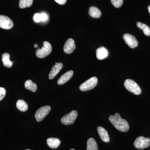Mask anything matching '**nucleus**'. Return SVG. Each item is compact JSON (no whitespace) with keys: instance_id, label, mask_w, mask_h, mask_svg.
<instances>
[{"instance_id":"a211bd4d","label":"nucleus","mask_w":150,"mask_h":150,"mask_svg":"<svg viewBox=\"0 0 150 150\" xmlns=\"http://www.w3.org/2000/svg\"><path fill=\"white\" fill-rule=\"evenodd\" d=\"M87 150H98L97 144L96 141L93 138H91L89 139L87 141Z\"/></svg>"},{"instance_id":"bb28decb","label":"nucleus","mask_w":150,"mask_h":150,"mask_svg":"<svg viewBox=\"0 0 150 150\" xmlns=\"http://www.w3.org/2000/svg\"><path fill=\"white\" fill-rule=\"evenodd\" d=\"M56 3L60 5H64L66 4L67 0H54Z\"/></svg>"},{"instance_id":"412c9836","label":"nucleus","mask_w":150,"mask_h":150,"mask_svg":"<svg viewBox=\"0 0 150 150\" xmlns=\"http://www.w3.org/2000/svg\"><path fill=\"white\" fill-rule=\"evenodd\" d=\"M137 25L138 28L143 30L145 35L150 36V28L148 25L139 22L137 23Z\"/></svg>"},{"instance_id":"f03ea898","label":"nucleus","mask_w":150,"mask_h":150,"mask_svg":"<svg viewBox=\"0 0 150 150\" xmlns=\"http://www.w3.org/2000/svg\"><path fill=\"white\" fill-rule=\"evenodd\" d=\"M124 86L127 90L135 95H139L142 93V89L139 85L131 79H126L124 82Z\"/></svg>"},{"instance_id":"f8f14e48","label":"nucleus","mask_w":150,"mask_h":150,"mask_svg":"<svg viewBox=\"0 0 150 150\" xmlns=\"http://www.w3.org/2000/svg\"><path fill=\"white\" fill-rule=\"evenodd\" d=\"M73 74H74V71H73L71 70V71H68L59 78L57 83L60 85L64 84L69 80L72 77Z\"/></svg>"},{"instance_id":"dca6fc26","label":"nucleus","mask_w":150,"mask_h":150,"mask_svg":"<svg viewBox=\"0 0 150 150\" xmlns=\"http://www.w3.org/2000/svg\"><path fill=\"white\" fill-rule=\"evenodd\" d=\"M2 62L4 66L7 68H11L12 66L13 62L10 60V55L8 53H4L2 56Z\"/></svg>"},{"instance_id":"39448f33","label":"nucleus","mask_w":150,"mask_h":150,"mask_svg":"<svg viewBox=\"0 0 150 150\" xmlns=\"http://www.w3.org/2000/svg\"><path fill=\"white\" fill-rule=\"evenodd\" d=\"M134 146L139 149H143L150 146V138L139 137H138L134 143Z\"/></svg>"},{"instance_id":"6e6552de","label":"nucleus","mask_w":150,"mask_h":150,"mask_svg":"<svg viewBox=\"0 0 150 150\" xmlns=\"http://www.w3.org/2000/svg\"><path fill=\"white\" fill-rule=\"evenodd\" d=\"M13 26V22L8 17L0 15V28L4 29H11Z\"/></svg>"},{"instance_id":"6ab92c4d","label":"nucleus","mask_w":150,"mask_h":150,"mask_svg":"<svg viewBox=\"0 0 150 150\" xmlns=\"http://www.w3.org/2000/svg\"><path fill=\"white\" fill-rule=\"evenodd\" d=\"M16 107L18 109L22 112L27 111L28 109V105L23 100H19L16 103Z\"/></svg>"},{"instance_id":"aec40b11","label":"nucleus","mask_w":150,"mask_h":150,"mask_svg":"<svg viewBox=\"0 0 150 150\" xmlns=\"http://www.w3.org/2000/svg\"><path fill=\"white\" fill-rule=\"evenodd\" d=\"M25 87L27 89L33 92H35L37 91V86L36 84L30 80L26 81L25 83Z\"/></svg>"},{"instance_id":"20e7f679","label":"nucleus","mask_w":150,"mask_h":150,"mask_svg":"<svg viewBox=\"0 0 150 150\" xmlns=\"http://www.w3.org/2000/svg\"><path fill=\"white\" fill-rule=\"evenodd\" d=\"M97 83V78L96 77H92L81 85L80 90L82 91L91 90L95 87Z\"/></svg>"},{"instance_id":"c756f323","label":"nucleus","mask_w":150,"mask_h":150,"mask_svg":"<svg viewBox=\"0 0 150 150\" xmlns=\"http://www.w3.org/2000/svg\"><path fill=\"white\" fill-rule=\"evenodd\" d=\"M70 150H75L74 149H71Z\"/></svg>"},{"instance_id":"1a4fd4ad","label":"nucleus","mask_w":150,"mask_h":150,"mask_svg":"<svg viewBox=\"0 0 150 150\" xmlns=\"http://www.w3.org/2000/svg\"><path fill=\"white\" fill-rule=\"evenodd\" d=\"M125 43L131 48H135L138 46V42L136 38L131 34L126 33L123 35Z\"/></svg>"},{"instance_id":"0eeeda50","label":"nucleus","mask_w":150,"mask_h":150,"mask_svg":"<svg viewBox=\"0 0 150 150\" xmlns=\"http://www.w3.org/2000/svg\"><path fill=\"white\" fill-rule=\"evenodd\" d=\"M78 113L76 110H72L61 119V122L65 125H69L73 124L75 122L77 117Z\"/></svg>"},{"instance_id":"393cba45","label":"nucleus","mask_w":150,"mask_h":150,"mask_svg":"<svg viewBox=\"0 0 150 150\" xmlns=\"http://www.w3.org/2000/svg\"><path fill=\"white\" fill-rule=\"evenodd\" d=\"M6 94L5 89L3 87H0V101L4 99L5 96Z\"/></svg>"},{"instance_id":"f3484780","label":"nucleus","mask_w":150,"mask_h":150,"mask_svg":"<svg viewBox=\"0 0 150 150\" xmlns=\"http://www.w3.org/2000/svg\"><path fill=\"white\" fill-rule=\"evenodd\" d=\"M89 14L92 17L99 18L101 16V13L100 10L95 6H92L89 10Z\"/></svg>"},{"instance_id":"ddd939ff","label":"nucleus","mask_w":150,"mask_h":150,"mask_svg":"<svg viewBox=\"0 0 150 150\" xmlns=\"http://www.w3.org/2000/svg\"><path fill=\"white\" fill-rule=\"evenodd\" d=\"M96 57L98 60H103L107 58L108 55V52L106 48L104 47H100L97 49Z\"/></svg>"},{"instance_id":"7ed1b4c3","label":"nucleus","mask_w":150,"mask_h":150,"mask_svg":"<svg viewBox=\"0 0 150 150\" xmlns=\"http://www.w3.org/2000/svg\"><path fill=\"white\" fill-rule=\"evenodd\" d=\"M52 47L51 44L48 41L43 42V46L40 49H38L36 51V55L38 58H44L51 54Z\"/></svg>"},{"instance_id":"9b49d317","label":"nucleus","mask_w":150,"mask_h":150,"mask_svg":"<svg viewBox=\"0 0 150 150\" xmlns=\"http://www.w3.org/2000/svg\"><path fill=\"white\" fill-rule=\"evenodd\" d=\"M63 67L62 63H56V64L52 67L51 71L49 74L48 78L49 79H52L58 74Z\"/></svg>"},{"instance_id":"a878e982","label":"nucleus","mask_w":150,"mask_h":150,"mask_svg":"<svg viewBox=\"0 0 150 150\" xmlns=\"http://www.w3.org/2000/svg\"><path fill=\"white\" fill-rule=\"evenodd\" d=\"M33 20L36 23H39L40 22V13H36L33 16Z\"/></svg>"},{"instance_id":"423d86ee","label":"nucleus","mask_w":150,"mask_h":150,"mask_svg":"<svg viewBox=\"0 0 150 150\" xmlns=\"http://www.w3.org/2000/svg\"><path fill=\"white\" fill-rule=\"evenodd\" d=\"M51 107L48 105L40 108L35 112V117L38 122H40L43 120L45 117L51 111Z\"/></svg>"},{"instance_id":"4be33fe9","label":"nucleus","mask_w":150,"mask_h":150,"mask_svg":"<svg viewBox=\"0 0 150 150\" xmlns=\"http://www.w3.org/2000/svg\"><path fill=\"white\" fill-rule=\"evenodd\" d=\"M33 0H20L19 6L21 8L29 7L32 5Z\"/></svg>"},{"instance_id":"7c9ffc66","label":"nucleus","mask_w":150,"mask_h":150,"mask_svg":"<svg viewBox=\"0 0 150 150\" xmlns=\"http://www.w3.org/2000/svg\"><path fill=\"white\" fill-rule=\"evenodd\" d=\"M30 150V149H27V150Z\"/></svg>"},{"instance_id":"c85d7f7f","label":"nucleus","mask_w":150,"mask_h":150,"mask_svg":"<svg viewBox=\"0 0 150 150\" xmlns=\"http://www.w3.org/2000/svg\"><path fill=\"white\" fill-rule=\"evenodd\" d=\"M34 47H35V48H37V47H38L37 44H35V45H34Z\"/></svg>"},{"instance_id":"f257e3e1","label":"nucleus","mask_w":150,"mask_h":150,"mask_svg":"<svg viewBox=\"0 0 150 150\" xmlns=\"http://www.w3.org/2000/svg\"><path fill=\"white\" fill-rule=\"evenodd\" d=\"M109 119L112 125L118 131L122 132H127L129 131V123L125 119L121 118L119 113H115L114 115H110Z\"/></svg>"},{"instance_id":"4468645a","label":"nucleus","mask_w":150,"mask_h":150,"mask_svg":"<svg viewBox=\"0 0 150 150\" xmlns=\"http://www.w3.org/2000/svg\"><path fill=\"white\" fill-rule=\"evenodd\" d=\"M97 131L100 137L103 142H108L110 141V138L107 131L101 126L98 127Z\"/></svg>"},{"instance_id":"cd10ccee","label":"nucleus","mask_w":150,"mask_h":150,"mask_svg":"<svg viewBox=\"0 0 150 150\" xmlns=\"http://www.w3.org/2000/svg\"><path fill=\"white\" fill-rule=\"evenodd\" d=\"M148 10H149V12L150 13V6L148 7Z\"/></svg>"},{"instance_id":"b1692460","label":"nucleus","mask_w":150,"mask_h":150,"mask_svg":"<svg viewBox=\"0 0 150 150\" xmlns=\"http://www.w3.org/2000/svg\"><path fill=\"white\" fill-rule=\"evenodd\" d=\"M40 22H46L48 20V16L46 13H40Z\"/></svg>"},{"instance_id":"5701e85b","label":"nucleus","mask_w":150,"mask_h":150,"mask_svg":"<svg viewBox=\"0 0 150 150\" xmlns=\"http://www.w3.org/2000/svg\"><path fill=\"white\" fill-rule=\"evenodd\" d=\"M111 2L115 7L118 8L123 4V0H111Z\"/></svg>"},{"instance_id":"9d476101","label":"nucleus","mask_w":150,"mask_h":150,"mask_svg":"<svg viewBox=\"0 0 150 150\" xmlns=\"http://www.w3.org/2000/svg\"><path fill=\"white\" fill-rule=\"evenodd\" d=\"M74 40L72 38H69L66 41L64 47V51L67 54H71L76 49Z\"/></svg>"},{"instance_id":"2eb2a0df","label":"nucleus","mask_w":150,"mask_h":150,"mask_svg":"<svg viewBox=\"0 0 150 150\" xmlns=\"http://www.w3.org/2000/svg\"><path fill=\"white\" fill-rule=\"evenodd\" d=\"M47 143L48 146L51 149H56L61 144V141L57 138H49L47 140Z\"/></svg>"}]
</instances>
